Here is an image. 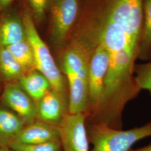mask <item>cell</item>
<instances>
[{"label": "cell", "mask_w": 151, "mask_h": 151, "mask_svg": "<svg viewBox=\"0 0 151 151\" xmlns=\"http://www.w3.org/2000/svg\"><path fill=\"white\" fill-rule=\"evenodd\" d=\"M90 151H130L135 143L151 136V125L130 129H114L101 123L93 124L87 132Z\"/></svg>", "instance_id": "cell-1"}, {"label": "cell", "mask_w": 151, "mask_h": 151, "mask_svg": "<svg viewBox=\"0 0 151 151\" xmlns=\"http://www.w3.org/2000/svg\"><path fill=\"white\" fill-rule=\"evenodd\" d=\"M27 38L32 47L35 69L44 76L52 90L65 99V80L55 64L48 47L40 37L31 16L24 13L22 19Z\"/></svg>", "instance_id": "cell-2"}, {"label": "cell", "mask_w": 151, "mask_h": 151, "mask_svg": "<svg viewBox=\"0 0 151 151\" xmlns=\"http://www.w3.org/2000/svg\"><path fill=\"white\" fill-rule=\"evenodd\" d=\"M109 62L107 50L103 44L97 43L92 54L88 72V109L92 113H97L100 106Z\"/></svg>", "instance_id": "cell-3"}, {"label": "cell", "mask_w": 151, "mask_h": 151, "mask_svg": "<svg viewBox=\"0 0 151 151\" xmlns=\"http://www.w3.org/2000/svg\"><path fill=\"white\" fill-rule=\"evenodd\" d=\"M85 113L67 114L58 124L63 151H90Z\"/></svg>", "instance_id": "cell-4"}, {"label": "cell", "mask_w": 151, "mask_h": 151, "mask_svg": "<svg viewBox=\"0 0 151 151\" xmlns=\"http://www.w3.org/2000/svg\"><path fill=\"white\" fill-rule=\"evenodd\" d=\"M50 10L53 37L57 43H62L75 21L77 0H53Z\"/></svg>", "instance_id": "cell-5"}, {"label": "cell", "mask_w": 151, "mask_h": 151, "mask_svg": "<svg viewBox=\"0 0 151 151\" xmlns=\"http://www.w3.org/2000/svg\"><path fill=\"white\" fill-rule=\"evenodd\" d=\"M3 100L27 124L37 119V105L19 83L11 82L6 86Z\"/></svg>", "instance_id": "cell-6"}, {"label": "cell", "mask_w": 151, "mask_h": 151, "mask_svg": "<svg viewBox=\"0 0 151 151\" xmlns=\"http://www.w3.org/2000/svg\"><path fill=\"white\" fill-rule=\"evenodd\" d=\"M58 139V125L39 120L24 126L12 145H38Z\"/></svg>", "instance_id": "cell-7"}, {"label": "cell", "mask_w": 151, "mask_h": 151, "mask_svg": "<svg viewBox=\"0 0 151 151\" xmlns=\"http://www.w3.org/2000/svg\"><path fill=\"white\" fill-rule=\"evenodd\" d=\"M93 50L86 44L75 42L65 53L63 68L68 69L81 79L88 82V72L90 61Z\"/></svg>", "instance_id": "cell-8"}, {"label": "cell", "mask_w": 151, "mask_h": 151, "mask_svg": "<svg viewBox=\"0 0 151 151\" xmlns=\"http://www.w3.org/2000/svg\"><path fill=\"white\" fill-rule=\"evenodd\" d=\"M69 85V113H85L88 107V87L85 81L70 70L63 68Z\"/></svg>", "instance_id": "cell-9"}, {"label": "cell", "mask_w": 151, "mask_h": 151, "mask_svg": "<svg viewBox=\"0 0 151 151\" xmlns=\"http://www.w3.org/2000/svg\"><path fill=\"white\" fill-rule=\"evenodd\" d=\"M65 99L51 90L37 104V118L41 121L55 125L64 116Z\"/></svg>", "instance_id": "cell-10"}, {"label": "cell", "mask_w": 151, "mask_h": 151, "mask_svg": "<svg viewBox=\"0 0 151 151\" xmlns=\"http://www.w3.org/2000/svg\"><path fill=\"white\" fill-rule=\"evenodd\" d=\"M24 126V122L19 115L0 109V147L10 148Z\"/></svg>", "instance_id": "cell-11"}, {"label": "cell", "mask_w": 151, "mask_h": 151, "mask_svg": "<svg viewBox=\"0 0 151 151\" xmlns=\"http://www.w3.org/2000/svg\"><path fill=\"white\" fill-rule=\"evenodd\" d=\"M27 38L22 20L10 15L0 19V47H7L20 43Z\"/></svg>", "instance_id": "cell-12"}, {"label": "cell", "mask_w": 151, "mask_h": 151, "mask_svg": "<svg viewBox=\"0 0 151 151\" xmlns=\"http://www.w3.org/2000/svg\"><path fill=\"white\" fill-rule=\"evenodd\" d=\"M19 84L37 105L52 90L47 78L37 70L26 73L19 81Z\"/></svg>", "instance_id": "cell-13"}, {"label": "cell", "mask_w": 151, "mask_h": 151, "mask_svg": "<svg viewBox=\"0 0 151 151\" xmlns=\"http://www.w3.org/2000/svg\"><path fill=\"white\" fill-rule=\"evenodd\" d=\"M0 73L6 81H19L27 73L9 50L0 47Z\"/></svg>", "instance_id": "cell-14"}, {"label": "cell", "mask_w": 151, "mask_h": 151, "mask_svg": "<svg viewBox=\"0 0 151 151\" xmlns=\"http://www.w3.org/2000/svg\"><path fill=\"white\" fill-rule=\"evenodd\" d=\"M6 48L22 65L27 73L36 70L34 52L27 38L20 43L10 45Z\"/></svg>", "instance_id": "cell-15"}, {"label": "cell", "mask_w": 151, "mask_h": 151, "mask_svg": "<svg viewBox=\"0 0 151 151\" xmlns=\"http://www.w3.org/2000/svg\"><path fill=\"white\" fill-rule=\"evenodd\" d=\"M145 21L138 50L140 58H146L151 49V0H145Z\"/></svg>", "instance_id": "cell-16"}, {"label": "cell", "mask_w": 151, "mask_h": 151, "mask_svg": "<svg viewBox=\"0 0 151 151\" xmlns=\"http://www.w3.org/2000/svg\"><path fill=\"white\" fill-rule=\"evenodd\" d=\"M10 148L15 151H63L60 139L32 145L13 144Z\"/></svg>", "instance_id": "cell-17"}, {"label": "cell", "mask_w": 151, "mask_h": 151, "mask_svg": "<svg viewBox=\"0 0 151 151\" xmlns=\"http://www.w3.org/2000/svg\"><path fill=\"white\" fill-rule=\"evenodd\" d=\"M135 72L134 81L139 90L151 92V61L139 65Z\"/></svg>", "instance_id": "cell-18"}, {"label": "cell", "mask_w": 151, "mask_h": 151, "mask_svg": "<svg viewBox=\"0 0 151 151\" xmlns=\"http://www.w3.org/2000/svg\"><path fill=\"white\" fill-rule=\"evenodd\" d=\"M48 0H29L35 16L38 19L44 16Z\"/></svg>", "instance_id": "cell-19"}, {"label": "cell", "mask_w": 151, "mask_h": 151, "mask_svg": "<svg viewBox=\"0 0 151 151\" xmlns=\"http://www.w3.org/2000/svg\"><path fill=\"white\" fill-rule=\"evenodd\" d=\"M14 0H0V13L5 11Z\"/></svg>", "instance_id": "cell-20"}, {"label": "cell", "mask_w": 151, "mask_h": 151, "mask_svg": "<svg viewBox=\"0 0 151 151\" xmlns=\"http://www.w3.org/2000/svg\"><path fill=\"white\" fill-rule=\"evenodd\" d=\"M130 151H151V143L150 145L145 146V147H142L140 148L134 150H131Z\"/></svg>", "instance_id": "cell-21"}, {"label": "cell", "mask_w": 151, "mask_h": 151, "mask_svg": "<svg viewBox=\"0 0 151 151\" xmlns=\"http://www.w3.org/2000/svg\"><path fill=\"white\" fill-rule=\"evenodd\" d=\"M0 151H15L10 148H3L0 147Z\"/></svg>", "instance_id": "cell-22"}, {"label": "cell", "mask_w": 151, "mask_h": 151, "mask_svg": "<svg viewBox=\"0 0 151 151\" xmlns=\"http://www.w3.org/2000/svg\"><path fill=\"white\" fill-rule=\"evenodd\" d=\"M149 124H151V122H150V123H149Z\"/></svg>", "instance_id": "cell-23"}]
</instances>
